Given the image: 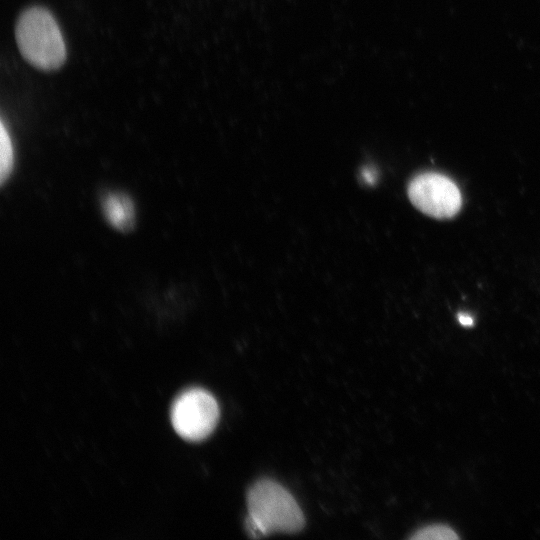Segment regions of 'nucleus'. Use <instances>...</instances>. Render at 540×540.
<instances>
[{
	"mask_svg": "<svg viewBox=\"0 0 540 540\" xmlns=\"http://www.w3.org/2000/svg\"><path fill=\"white\" fill-rule=\"evenodd\" d=\"M106 220L116 229L129 231L135 225V207L131 199L122 193H109L102 201Z\"/></svg>",
	"mask_w": 540,
	"mask_h": 540,
	"instance_id": "nucleus-5",
	"label": "nucleus"
},
{
	"mask_svg": "<svg viewBox=\"0 0 540 540\" xmlns=\"http://www.w3.org/2000/svg\"><path fill=\"white\" fill-rule=\"evenodd\" d=\"M411 538L417 540H450L458 539L459 537L451 527L443 524H434L417 530Z\"/></svg>",
	"mask_w": 540,
	"mask_h": 540,
	"instance_id": "nucleus-7",
	"label": "nucleus"
},
{
	"mask_svg": "<svg viewBox=\"0 0 540 540\" xmlns=\"http://www.w3.org/2000/svg\"><path fill=\"white\" fill-rule=\"evenodd\" d=\"M0 137V175L1 183L10 177L14 168V149L13 143L5 124L1 121Z\"/></svg>",
	"mask_w": 540,
	"mask_h": 540,
	"instance_id": "nucleus-6",
	"label": "nucleus"
},
{
	"mask_svg": "<svg viewBox=\"0 0 540 540\" xmlns=\"http://www.w3.org/2000/svg\"><path fill=\"white\" fill-rule=\"evenodd\" d=\"M171 423L176 433L187 441H201L215 429L219 407L206 390L192 388L182 392L173 402Z\"/></svg>",
	"mask_w": 540,
	"mask_h": 540,
	"instance_id": "nucleus-3",
	"label": "nucleus"
},
{
	"mask_svg": "<svg viewBox=\"0 0 540 540\" xmlns=\"http://www.w3.org/2000/svg\"><path fill=\"white\" fill-rule=\"evenodd\" d=\"M412 204L421 212L434 218H450L458 213L462 197L457 185L445 175L422 173L408 186Z\"/></svg>",
	"mask_w": 540,
	"mask_h": 540,
	"instance_id": "nucleus-4",
	"label": "nucleus"
},
{
	"mask_svg": "<svg viewBox=\"0 0 540 540\" xmlns=\"http://www.w3.org/2000/svg\"><path fill=\"white\" fill-rule=\"evenodd\" d=\"M457 316H458V321L460 322V324L465 327H470L474 323L473 318L467 313H459Z\"/></svg>",
	"mask_w": 540,
	"mask_h": 540,
	"instance_id": "nucleus-8",
	"label": "nucleus"
},
{
	"mask_svg": "<svg viewBox=\"0 0 540 540\" xmlns=\"http://www.w3.org/2000/svg\"><path fill=\"white\" fill-rule=\"evenodd\" d=\"M15 38L24 59L34 67L53 71L66 60V46L60 27L52 13L33 6L21 13Z\"/></svg>",
	"mask_w": 540,
	"mask_h": 540,
	"instance_id": "nucleus-2",
	"label": "nucleus"
},
{
	"mask_svg": "<svg viewBox=\"0 0 540 540\" xmlns=\"http://www.w3.org/2000/svg\"><path fill=\"white\" fill-rule=\"evenodd\" d=\"M245 526L252 537L273 533H295L304 526V517L294 497L275 481L256 482L247 496Z\"/></svg>",
	"mask_w": 540,
	"mask_h": 540,
	"instance_id": "nucleus-1",
	"label": "nucleus"
}]
</instances>
